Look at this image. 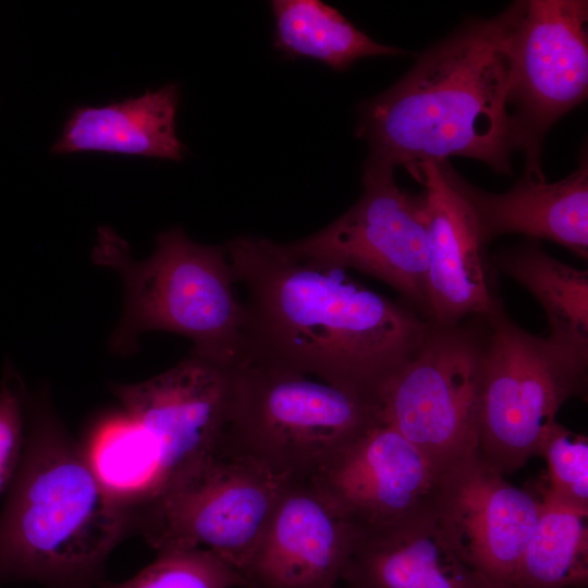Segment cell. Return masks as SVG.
Listing matches in <instances>:
<instances>
[{
	"mask_svg": "<svg viewBox=\"0 0 588 588\" xmlns=\"http://www.w3.org/2000/svg\"><path fill=\"white\" fill-rule=\"evenodd\" d=\"M450 162L408 172L424 187L429 225L428 321L448 326L492 314L502 303L492 290L489 260L469 201L453 183Z\"/></svg>",
	"mask_w": 588,
	"mask_h": 588,
	"instance_id": "15",
	"label": "cell"
},
{
	"mask_svg": "<svg viewBox=\"0 0 588 588\" xmlns=\"http://www.w3.org/2000/svg\"><path fill=\"white\" fill-rule=\"evenodd\" d=\"M491 262L540 303L549 336L588 360V271L555 259L534 240L495 253Z\"/></svg>",
	"mask_w": 588,
	"mask_h": 588,
	"instance_id": "19",
	"label": "cell"
},
{
	"mask_svg": "<svg viewBox=\"0 0 588 588\" xmlns=\"http://www.w3.org/2000/svg\"><path fill=\"white\" fill-rule=\"evenodd\" d=\"M176 84L102 107H78L64 124L51 151H83L182 160L184 145L176 136Z\"/></svg>",
	"mask_w": 588,
	"mask_h": 588,
	"instance_id": "18",
	"label": "cell"
},
{
	"mask_svg": "<svg viewBox=\"0 0 588 588\" xmlns=\"http://www.w3.org/2000/svg\"><path fill=\"white\" fill-rule=\"evenodd\" d=\"M450 176L474 209L486 245L501 235L560 244L583 259L588 257V159L580 154L575 171L548 183L524 175L504 193L475 187L449 166Z\"/></svg>",
	"mask_w": 588,
	"mask_h": 588,
	"instance_id": "16",
	"label": "cell"
},
{
	"mask_svg": "<svg viewBox=\"0 0 588 588\" xmlns=\"http://www.w3.org/2000/svg\"><path fill=\"white\" fill-rule=\"evenodd\" d=\"M430 510L453 551L492 588H517L539 495L510 483L477 450L439 474Z\"/></svg>",
	"mask_w": 588,
	"mask_h": 588,
	"instance_id": "11",
	"label": "cell"
},
{
	"mask_svg": "<svg viewBox=\"0 0 588 588\" xmlns=\"http://www.w3.org/2000/svg\"><path fill=\"white\" fill-rule=\"evenodd\" d=\"M538 455L547 463V477L538 488L552 498L588 511V439L556 420L544 431Z\"/></svg>",
	"mask_w": 588,
	"mask_h": 588,
	"instance_id": "24",
	"label": "cell"
},
{
	"mask_svg": "<svg viewBox=\"0 0 588 588\" xmlns=\"http://www.w3.org/2000/svg\"><path fill=\"white\" fill-rule=\"evenodd\" d=\"M588 2L527 0L514 39L509 110L526 176L544 180L541 148L550 127L587 98Z\"/></svg>",
	"mask_w": 588,
	"mask_h": 588,
	"instance_id": "9",
	"label": "cell"
},
{
	"mask_svg": "<svg viewBox=\"0 0 588 588\" xmlns=\"http://www.w3.org/2000/svg\"><path fill=\"white\" fill-rule=\"evenodd\" d=\"M481 328L430 322L417 352L379 395L382 420L439 473L478 450L487 323Z\"/></svg>",
	"mask_w": 588,
	"mask_h": 588,
	"instance_id": "8",
	"label": "cell"
},
{
	"mask_svg": "<svg viewBox=\"0 0 588 588\" xmlns=\"http://www.w3.org/2000/svg\"><path fill=\"white\" fill-rule=\"evenodd\" d=\"M233 368L191 352L173 368L148 380L110 384L124 413L156 449L160 493L220 446Z\"/></svg>",
	"mask_w": 588,
	"mask_h": 588,
	"instance_id": "12",
	"label": "cell"
},
{
	"mask_svg": "<svg viewBox=\"0 0 588 588\" xmlns=\"http://www.w3.org/2000/svg\"><path fill=\"white\" fill-rule=\"evenodd\" d=\"M362 536L310 477L290 476L243 573L247 588H334Z\"/></svg>",
	"mask_w": 588,
	"mask_h": 588,
	"instance_id": "13",
	"label": "cell"
},
{
	"mask_svg": "<svg viewBox=\"0 0 588 588\" xmlns=\"http://www.w3.org/2000/svg\"><path fill=\"white\" fill-rule=\"evenodd\" d=\"M223 246L246 291L242 360L296 370L379 404L428 332L430 321L415 310L289 243L247 235Z\"/></svg>",
	"mask_w": 588,
	"mask_h": 588,
	"instance_id": "1",
	"label": "cell"
},
{
	"mask_svg": "<svg viewBox=\"0 0 588 588\" xmlns=\"http://www.w3.org/2000/svg\"><path fill=\"white\" fill-rule=\"evenodd\" d=\"M522 7L515 1L491 19L464 22L362 103L356 136L369 148L363 172L466 157L511 174L516 143L509 91Z\"/></svg>",
	"mask_w": 588,
	"mask_h": 588,
	"instance_id": "2",
	"label": "cell"
},
{
	"mask_svg": "<svg viewBox=\"0 0 588 588\" xmlns=\"http://www.w3.org/2000/svg\"><path fill=\"white\" fill-rule=\"evenodd\" d=\"M27 394L14 371L5 370L0 385V492L16 471L26 431Z\"/></svg>",
	"mask_w": 588,
	"mask_h": 588,
	"instance_id": "25",
	"label": "cell"
},
{
	"mask_svg": "<svg viewBox=\"0 0 588 588\" xmlns=\"http://www.w3.org/2000/svg\"><path fill=\"white\" fill-rule=\"evenodd\" d=\"M485 319L478 451L505 476L538 455L562 404L584 393L588 360L549 335L525 331L502 304Z\"/></svg>",
	"mask_w": 588,
	"mask_h": 588,
	"instance_id": "6",
	"label": "cell"
},
{
	"mask_svg": "<svg viewBox=\"0 0 588 588\" xmlns=\"http://www.w3.org/2000/svg\"><path fill=\"white\" fill-rule=\"evenodd\" d=\"M539 493L541 510L520 559L517 588H584L588 511Z\"/></svg>",
	"mask_w": 588,
	"mask_h": 588,
	"instance_id": "22",
	"label": "cell"
},
{
	"mask_svg": "<svg viewBox=\"0 0 588 588\" xmlns=\"http://www.w3.org/2000/svg\"><path fill=\"white\" fill-rule=\"evenodd\" d=\"M100 588H247V581L213 551L196 548L159 552L128 580Z\"/></svg>",
	"mask_w": 588,
	"mask_h": 588,
	"instance_id": "23",
	"label": "cell"
},
{
	"mask_svg": "<svg viewBox=\"0 0 588 588\" xmlns=\"http://www.w3.org/2000/svg\"><path fill=\"white\" fill-rule=\"evenodd\" d=\"M97 479L131 520L160 493L158 455L145 431L124 412L99 422L81 443Z\"/></svg>",
	"mask_w": 588,
	"mask_h": 588,
	"instance_id": "21",
	"label": "cell"
},
{
	"mask_svg": "<svg viewBox=\"0 0 588 588\" xmlns=\"http://www.w3.org/2000/svg\"><path fill=\"white\" fill-rule=\"evenodd\" d=\"M156 241L154 254L138 261L111 228L98 230L93 260L118 271L125 293L110 350L128 356L142 333L170 331L191 339L192 353L236 366L243 357L245 311L224 246L196 243L179 226Z\"/></svg>",
	"mask_w": 588,
	"mask_h": 588,
	"instance_id": "4",
	"label": "cell"
},
{
	"mask_svg": "<svg viewBox=\"0 0 588 588\" xmlns=\"http://www.w3.org/2000/svg\"><path fill=\"white\" fill-rule=\"evenodd\" d=\"M439 474L415 445L382 420L310 478L365 535L429 505Z\"/></svg>",
	"mask_w": 588,
	"mask_h": 588,
	"instance_id": "14",
	"label": "cell"
},
{
	"mask_svg": "<svg viewBox=\"0 0 588 588\" xmlns=\"http://www.w3.org/2000/svg\"><path fill=\"white\" fill-rule=\"evenodd\" d=\"M21 458L0 513V584L100 588L108 556L131 531L47 402L27 395Z\"/></svg>",
	"mask_w": 588,
	"mask_h": 588,
	"instance_id": "3",
	"label": "cell"
},
{
	"mask_svg": "<svg viewBox=\"0 0 588 588\" xmlns=\"http://www.w3.org/2000/svg\"><path fill=\"white\" fill-rule=\"evenodd\" d=\"M290 476L221 442L132 520L159 552L205 547L242 575Z\"/></svg>",
	"mask_w": 588,
	"mask_h": 588,
	"instance_id": "7",
	"label": "cell"
},
{
	"mask_svg": "<svg viewBox=\"0 0 588 588\" xmlns=\"http://www.w3.org/2000/svg\"><path fill=\"white\" fill-rule=\"evenodd\" d=\"M382 421L377 402L296 370L241 360L223 443L292 477H311Z\"/></svg>",
	"mask_w": 588,
	"mask_h": 588,
	"instance_id": "5",
	"label": "cell"
},
{
	"mask_svg": "<svg viewBox=\"0 0 588 588\" xmlns=\"http://www.w3.org/2000/svg\"><path fill=\"white\" fill-rule=\"evenodd\" d=\"M273 47L292 59H313L344 71L370 57L405 52L375 41L339 10L319 0H273Z\"/></svg>",
	"mask_w": 588,
	"mask_h": 588,
	"instance_id": "20",
	"label": "cell"
},
{
	"mask_svg": "<svg viewBox=\"0 0 588 588\" xmlns=\"http://www.w3.org/2000/svg\"><path fill=\"white\" fill-rule=\"evenodd\" d=\"M342 579L358 588H492L446 542L430 503L363 535Z\"/></svg>",
	"mask_w": 588,
	"mask_h": 588,
	"instance_id": "17",
	"label": "cell"
},
{
	"mask_svg": "<svg viewBox=\"0 0 588 588\" xmlns=\"http://www.w3.org/2000/svg\"><path fill=\"white\" fill-rule=\"evenodd\" d=\"M297 253L369 274L428 320L429 225L424 194L399 188L392 172H363V193L320 231L289 243Z\"/></svg>",
	"mask_w": 588,
	"mask_h": 588,
	"instance_id": "10",
	"label": "cell"
}]
</instances>
